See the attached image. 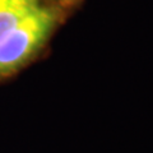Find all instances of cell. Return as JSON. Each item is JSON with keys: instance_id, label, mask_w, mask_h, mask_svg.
Listing matches in <instances>:
<instances>
[{"instance_id": "cell-1", "label": "cell", "mask_w": 153, "mask_h": 153, "mask_svg": "<svg viewBox=\"0 0 153 153\" xmlns=\"http://www.w3.org/2000/svg\"><path fill=\"white\" fill-rule=\"evenodd\" d=\"M59 22L54 8L38 5L0 40V78L19 70L46 44Z\"/></svg>"}, {"instance_id": "cell-2", "label": "cell", "mask_w": 153, "mask_h": 153, "mask_svg": "<svg viewBox=\"0 0 153 153\" xmlns=\"http://www.w3.org/2000/svg\"><path fill=\"white\" fill-rule=\"evenodd\" d=\"M38 5V0H0V40Z\"/></svg>"}, {"instance_id": "cell-3", "label": "cell", "mask_w": 153, "mask_h": 153, "mask_svg": "<svg viewBox=\"0 0 153 153\" xmlns=\"http://www.w3.org/2000/svg\"><path fill=\"white\" fill-rule=\"evenodd\" d=\"M65 1H69V0H65Z\"/></svg>"}]
</instances>
